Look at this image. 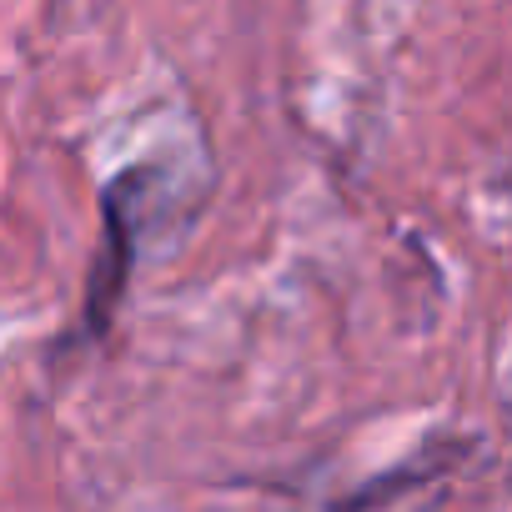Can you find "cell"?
<instances>
[{
	"mask_svg": "<svg viewBox=\"0 0 512 512\" xmlns=\"http://www.w3.org/2000/svg\"><path fill=\"white\" fill-rule=\"evenodd\" d=\"M141 176L146 166L116 176L106 186V236H101V256L91 267V282H86V332H106L116 302L126 297V277H131V256H136V191H141Z\"/></svg>",
	"mask_w": 512,
	"mask_h": 512,
	"instance_id": "cell-1",
	"label": "cell"
}]
</instances>
